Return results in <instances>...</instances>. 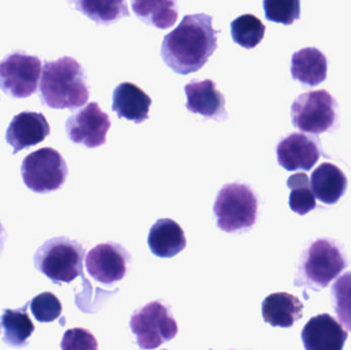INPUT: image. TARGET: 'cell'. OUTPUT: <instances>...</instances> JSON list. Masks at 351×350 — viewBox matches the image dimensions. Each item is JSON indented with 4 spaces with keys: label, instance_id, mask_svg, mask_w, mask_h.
Masks as SVG:
<instances>
[{
    "label": "cell",
    "instance_id": "6da1fadb",
    "mask_svg": "<svg viewBox=\"0 0 351 350\" xmlns=\"http://www.w3.org/2000/svg\"><path fill=\"white\" fill-rule=\"evenodd\" d=\"M218 33L220 30L213 27L210 14H187L165 36L160 47L162 60L182 75L198 71L218 47Z\"/></svg>",
    "mask_w": 351,
    "mask_h": 350
},
{
    "label": "cell",
    "instance_id": "7a4b0ae2",
    "mask_svg": "<svg viewBox=\"0 0 351 350\" xmlns=\"http://www.w3.org/2000/svg\"><path fill=\"white\" fill-rule=\"evenodd\" d=\"M40 94L43 102L53 109L74 110L84 106L90 98L84 68L71 57L45 62Z\"/></svg>",
    "mask_w": 351,
    "mask_h": 350
},
{
    "label": "cell",
    "instance_id": "3957f363",
    "mask_svg": "<svg viewBox=\"0 0 351 350\" xmlns=\"http://www.w3.org/2000/svg\"><path fill=\"white\" fill-rule=\"evenodd\" d=\"M348 266V261L338 245L321 238L303 252L295 286L319 291L327 288Z\"/></svg>",
    "mask_w": 351,
    "mask_h": 350
},
{
    "label": "cell",
    "instance_id": "277c9868",
    "mask_svg": "<svg viewBox=\"0 0 351 350\" xmlns=\"http://www.w3.org/2000/svg\"><path fill=\"white\" fill-rule=\"evenodd\" d=\"M217 226L223 232H243L251 229L257 221L258 199L247 184L230 183L217 195L214 203Z\"/></svg>",
    "mask_w": 351,
    "mask_h": 350
},
{
    "label": "cell",
    "instance_id": "5b68a950",
    "mask_svg": "<svg viewBox=\"0 0 351 350\" xmlns=\"http://www.w3.org/2000/svg\"><path fill=\"white\" fill-rule=\"evenodd\" d=\"M86 251L76 240L55 238L37 250L34 264L53 283H71L82 273Z\"/></svg>",
    "mask_w": 351,
    "mask_h": 350
},
{
    "label": "cell",
    "instance_id": "8992f818",
    "mask_svg": "<svg viewBox=\"0 0 351 350\" xmlns=\"http://www.w3.org/2000/svg\"><path fill=\"white\" fill-rule=\"evenodd\" d=\"M21 173L27 188L43 195L63 186L67 179L68 168L59 151L45 147L24 158Z\"/></svg>",
    "mask_w": 351,
    "mask_h": 350
},
{
    "label": "cell",
    "instance_id": "52a82bcc",
    "mask_svg": "<svg viewBox=\"0 0 351 350\" xmlns=\"http://www.w3.org/2000/svg\"><path fill=\"white\" fill-rule=\"evenodd\" d=\"M337 106L332 95L325 90L300 95L291 107L293 125L313 135L331 131L337 118Z\"/></svg>",
    "mask_w": 351,
    "mask_h": 350
},
{
    "label": "cell",
    "instance_id": "ba28073f",
    "mask_svg": "<svg viewBox=\"0 0 351 350\" xmlns=\"http://www.w3.org/2000/svg\"><path fill=\"white\" fill-rule=\"evenodd\" d=\"M140 349H156L178 334V325L170 310L162 302L154 301L136 310L130 322Z\"/></svg>",
    "mask_w": 351,
    "mask_h": 350
},
{
    "label": "cell",
    "instance_id": "9c48e42d",
    "mask_svg": "<svg viewBox=\"0 0 351 350\" xmlns=\"http://www.w3.org/2000/svg\"><path fill=\"white\" fill-rule=\"evenodd\" d=\"M40 73L39 58L16 51L0 62V88L12 98H28L36 92Z\"/></svg>",
    "mask_w": 351,
    "mask_h": 350
},
{
    "label": "cell",
    "instance_id": "30bf717a",
    "mask_svg": "<svg viewBox=\"0 0 351 350\" xmlns=\"http://www.w3.org/2000/svg\"><path fill=\"white\" fill-rule=\"evenodd\" d=\"M110 127L109 115L102 111L98 103L92 102L71 115L66 121L65 129L73 143L97 148L106 143Z\"/></svg>",
    "mask_w": 351,
    "mask_h": 350
},
{
    "label": "cell",
    "instance_id": "8fae6325",
    "mask_svg": "<svg viewBox=\"0 0 351 350\" xmlns=\"http://www.w3.org/2000/svg\"><path fill=\"white\" fill-rule=\"evenodd\" d=\"M131 255L114 242L98 245L86 257L88 275L99 283L111 285L121 281L128 273Z\"/></svg>",
    "mask_w": 351,
    "mask_h": 350
},
{
    "label": "cell",
    "instance_id": "7c38bea8",
    "mask_svg": "<svg viewBox=\"0 0 351 350\" xmlns=\"http://www.w3.org/2000/svg\"><path fill=\"white\" fill-rule=\"evenodd\" d=\"M276 155L278 164L289 172L309 171L319 162L321 150L313 138L294 133L278 143Z\"/></svg>",
    "mask_w": 351,
    "mask_h": 350
},
{
    "label": "cell",
    "instance_id": "4fadbf2b",
    "mask_svg": "<svg viewBox=\"0 0 351 350\" xmlns=\"http://www.w3.org/2000/svg\"><path fill=\"white\" fill-rule=\"evenodd\" d=\"M348 337V331L328 314L313 316L301 333L306 350H343Z\"/></svg>",
    "mask_w": 351,
    "mask_h": 350
},
{
    "label": "cell",
    "instance_id": "5bb4252c",
    "mask_svg": "<svg viewBox=\"0 0 351 350\" xmlns=\"http://www.w3.org/2000/svg\"><path fill=\"white\" fill-rule=\"evenodd\" d=\"M184 90L187 97L186 108L190 112L218 121L228 118V113L225 109V97L217 90L216 84L213 80H192L186 84Z\"/></svg>",
    "mask_w": 351,
    "mask_h": 350
},
{
    "label": "cell",
    "instance_id": "9a60e30c",
    "mask_svg": "<svg viewBox=\"0 0 351 350\" xmlns=\"http://www.w3.org/2000/svg\"><path fill=\"white\" fill-rule=\"evenodd\" d=\"M51 133V127L43 113H19L10 121L5 140L12 148V154L41 143Z\"/></svg>",
    "mask_w": 351,
    "mask_h": 350
},
{
    "label": "cell",
    "instance_id": "2e32d148",
    "mask_svg": "<svg viewBox=\"0 0 351 350\" xmlns=\"http://www.w3.org/2000/svg\"><path fill=\"white\" fill-rule=\"evenodd\" d=\"M112 110L119 118L142 123L149 117L152 100L139 86L132 82H123L113 90Z\"/></svg>",
    "mask_w": 351,
    "mask_h": 350
},
{
    "label": "cell",
    "instance_id": "e0dca14e",
    "mask_svg": "<svg viewBox=\"0 0 351 350\" xmlns=\"http://www.w3.org/2000/svg\"><path fill=\"white\" fill-rule=\"evenodd\" d=\"M148 245L152 254L173 258L186 248L187 240L181 226L174 220L160 219L150 228Z\"/></svg>",
    "mask_w": 351,
    "mask_h": 350
},
{
    "label": "cell",
    "instance_id": "ac0fdd59",
    "mask_svg": "<svg viewBox=\"0 0 351 350\" xmlns=\"http://www.w3.org/2000/svg\"><path fill=\"white\" fill-rule=\"evenodd\" d=\"M348 185V178L341 168L330 162L319 164L311 175L313 195L326 205L338 203L346 192Z\"/></svg>",
    "mask_w": 351,
    "mask_h": 350
},
{
    "label": "cell",
    "instance_id": "d6986e66",
    "mask_svg": "<svg viewBox=\"0 0 351 350\" xmlns=\"http://www.w3.org/2000/svg\"><path fill=\"white\" fill-rule=\"evenodd\" d=\"M303 304L296 296L289 293H274L262 302V316L272 327L291 328L302 318Z\"/></svg>",
    "mask_w": 351,
    "mask_h": 350
},
{
    "label": "cell",
    "instance_id": "ffe728a7",
    "mask_svg": "<svg viewBox=\"0 0 351 350\" xmlns=\"http://www.w3.org/2000/svg\"><path fill=\"white\" fill-rule=\"evenodd\" d=\"M291 73L292 77L301 84L319 86L327 78V59L319 49L305 47L293 55Z\"/></svg>",
    "mask_w": 351,
    "mask_h": 350
},
{
    "label": "cell",
    "instance_id": "44dd1931",
    "mask_svg": "<svg viewBox=\"0 0 351 350\" xmlns=\"http://www.w3.org/2000/svg\"><path fill=\"white\" fill-rule=\"evenodd\" d=\"M34 330V324L25 308L4 310L0 318V334L3 335L4 342L10 347H23Z\"/></svg>",
    "mask_w": 351,
    "mask_h": 350
},
{
    "label": "cell",
    "instance_id": "7402d4cb",
    "mask_svg": "<svg viewBox=\"0 0 351 350\" xmlns=\"http://www.w3.org/2000/svg\"><path fill=\"white\" fill-rule=\"evenodd\" d=\"M230 27L233 41L243 49L257 47L265 35V25L252 14H241L231 22Z\"/></svg>",
    "mask_w": 351,
    "mask_h": 350
},
{
    "label": "cell",
    "instance_id": "603a6c76",
    "mask_svg": "<svg viewBox=\"0 0 351 350\" xmlns=\"http://www.w3.org/2000/svg\"><path fill=\"white\" fill-rule=\"evenodd\" d=\"M287 186L291 189L289 205L291 210L300 216L306 215L317 208V201L311 186V181L305 173L292 175Z\"/></svg>",
    "mask_w": 351,
    "mask_h": 350
},
{
    "label": "cell",
    "instance_id": "cb8c5ba5",
    "mask_svg": "<svg viewBox=\"0 0 351 350\" xmlns=\"http://www.w3.org/2000/svg\"><path fill=\"white\" fill-rule=\"evenodd\" d=\"M331 291L336 314L351 332V273L341 275L332 286Z\"/></svg>",
    "mask_w": 351,
    "mask_h": 350
},
{
    "label": "cell",
    "instance_id": "d4e9b609",
    "mask_svg": "<svg viewBox=\"0 0 351 350\" xmlns=\"http://www.w3.org/2000/svg\"><path fill=\"white\" fill-rule=\"evenodd\" d=\"M266 18L271 22L292 25L300 18V1L299 0H265L263 2Z\"/></svg>",
    "mask_w": 351,
    "mask_h": 350
},
{
    "label": "cell",
    "instance_id": "484cf974",
    "mask_svg": "<svg viewBox=\"0 0 351 350\" xmlns=\"http://www.w3.org/2000/svg\"><path fill=\"white\" fill-rule=\"evenodd\" d=\"M30 308L34 318L40 323L53 322L62 314L61 302L51 292H45L33 298Z\"/></svg>",
    "mask_w": 351,
    "mask_h": 350
},
{
    "label": "cell",
    "instance_id": "4316f807",
    "mask_svg": "<svg viewBox=\"0 0 351 350\" xmlns=\"http://www.w3.org/2000/svg\"><path fill=\"white\" fill-rule=\"evenodd\" d=\"M62 350H98L96 337L86 329L66 331L61 342Z\"/></svg>",
    "mask_w": 351,
    "mask_h": 350
},
{
    "label": "cell",
    "instance_id": "83f0119b",
    "mask_svg": "<svg viewBox=\"0 0 351 350\" xmlns=\"http://www.w3.org/2000/svg\"><path fill=\"white\" fill-rule=\"evenodd\" d=\"M4 238H5V232L0 223V249H2V246H3Z\"/></svg>",
    "mask_w": 351,
    "mask_h": 350
}]
</instances>
